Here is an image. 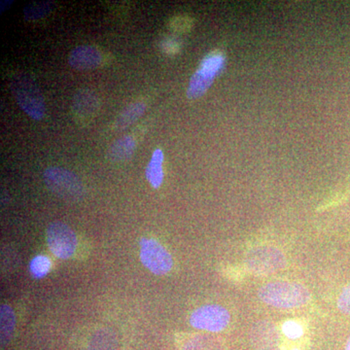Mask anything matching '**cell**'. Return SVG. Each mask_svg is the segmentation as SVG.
I'll return each instance as SVG.
<instances>
[{
	"instance_id": "18",
	"label": "cell",
	"mask_w": 350,
	"mask_h": 350,
	"mask_svg": "<svg viewBox=\"0 0 350 350\" xmlns=\"http://www.w3.org/2000/svg\"><path fill=\"white\" fill-rule=\"evenodd\" d=\"M51 262L46 256L39 255L34 257L29 264V271L34 278H42L49 273Z\"/></svg>"
},
{
	"instance_id": "11",
	"label": "cell",
	"mask_w": 350,
	"mask_h": 350,
	"mask_svg": "<svg viewBox=\"0 0 350 350\" xmlns=\"http://www.w3.org/2000/svg\"><path fill=\"white\" fill-rule=\"evenodd\" d=\"M98 96L90 90H80L72 100V110L75 116L81 120L91 119L98 110Z\"/></svg>"
},
{
	"instance_id": "1",
	"label": "cell",
	"mask_w": 350,
	"mask_h": 350,
	"mask_svg": "<svg viewBox=\"0 0 350 350\" xmlns=\"http://www.w3.org/2000/svg\"><path fill=\"white\" fill-rule=\"evenodd\" d=\"M258 297L266 305L282 310L301 308L310 300V291L304 285L290 282L267 283L258 290Z\"/></svg>"
},
{
	"instance_id": "5",
	"label": "cell",
	"mask_w": 350,
	"mask_h": 350,
	"mask_svg": "<svg viewBox=\"0 0 350 350\" xmlns=\"http://www.w3.org/2000/svg\"><path fill=\"white\" fill-rule=\"evenodd\" d=\"M224 64L225 57L222 53L214 51L207 55L200 63V68L191 78L187 90L188 98L195 100L206 93L213 84L216 75L222 70Z\"/></svg>"
},
{
	"instance_id": "24",
	"label": "cell",
	"mask_w": 350,
	"mask_h": 350,
	"mask_svg": "<svg viewBox=\"0 0 350 350\" xmlns=\"http://www.w3.org/2000/svg\"><path fill=\"white\" fill-rule=\"evenodd\" d=\"M185 350H206V345L202 344V340H191L187 345H186Z\"/></svg>"
},
{
	"instance_id": "10",
	"label": "cell",
	"mask_w": 350,
	"mask_h": 350,
	"mask_svg": "<svg viewBox=\"0 0 350 350\" xmlns=\"http://www.w3.org/2000/svg\"><path fill=\"white\" fill-rule=\"evenodd\" d=\"M250 340L256 350L276 347L280 340V334L276 327L271 322L259 321L251 329Z\"/></svg>"
},
{
	"instance_id": "4",
	"label": "cell",
	"mask_w": 350,
	"mask_h": 350,
	"mask_svg": "<svg viewBox=\"0 0 350 350\" xmlns=\"http://www.w3.org/2000/svg\"><path fill=\"white\" fill-rule=\"evenodd\" d=\"M284 253L275 246H260L246 254L244 269L251 275L265 276L273 275L286 267Z\"/></svg>"
},
{
	"instance_id": "17",
	"label": "cell",
	"mask_w": 350,
	"mask_h": 350,
	"mask_svg": "<svg viewBox=\"0 0 350 350\" xmlns=\"http://www.w3.org/2000/svg\"><path fill=\"white\" fill-rule=\"evenodd\" d=\"M54 5L51 1L36 2L25 6L24 9L25 19L27 21H36L45 17L52 10Z\"/></svg>"
},
{
	"instance_id": "15",
	"label": "cell",
	"mask_w": 350,
	"mask_h": 350,
	"mask_svg": "<svg viewBox=\"0 0 350 350\" xmlns=\"http://www.w3.org/2000/svg\"><path fill=\"white\" fill-rule=\"evenodd\" d=\"M116 334L111 329L103 328L94 334L88 350H116Z\"/></svg>"
},
{
	"instance_id": "22",
	"label": "cell",
	"mask_w": 350,
	"mask_h": 350,
	"mask_svg": "<svg viewBox=\"0 0 350 350\" xmlns=\"http://www.w3.org/2000/svg\"><path fill=\"white\" fill-rule=\"evenodd\" d=\"M170 27L174 31H185L192 27V20L190 18L183 17H174V19L170 21Z\"/></svg>"
},
{
	"instance_id": "9",
	"label": "cell",
	"mask_w": 350,
	"mask_h": 350,
	"mask_svg": "<svg viewBox=\"0 0 350 350\" xmlns=\"http://www.w3.org/2000/svg\"><path fill=\"white\" fill-rule=\"evenodd\" d=\"M103 61L100 51L91 45L77 46L68 56L71 68L80 71L92 70L98 68Z\"/></svg>"
},
{
	"instance_id": "21",
	"label": "cell",
	"mask_w": 350,
	"mask_h": 350,
	"mask_svg": "<svg viewBox=\"0 0 350 350\" xmlns=\"http://www.w3.org/2000/svg\"><path fill=\"white\" fill-rule=\"evenodd\" d=\"M226 278L234 282H241L245 276L246 269L241 267L230 266L223 269Z\"/></svg>"
},
{
	"instance_id": "14",
	"label": "cell",
	"mask_w": 350,
	"mask_h": 350,
	"mask_svg": "<svg viewBox=\"0 0 350 350\" xmlns=\"http://www.w3.org/2000/svg\"><path fill=\"white\" fill-rule=\"evenodd\" d=\"M163 153L161 149H157L152 156L151 161L145 170L147 180L152 187L158 189L162 185L163 180Z\"/></svg>"
},
{
	"instance_id": "7",
	"label": "cell",
	"mask_w": 350,
	"mask_h": 350,
	"mask_svg": "<svg viewBox=\"0 0 350 350\" xmlns=\"http://www.w3.org/2000/svg\"><path fill=\"white\" fill-rule=\"evenodd\" d=\"M46 239L53 254L59 259H69L77 247L75 231L63 222L51 223L46 231Z\"/></svg>"
},
{
	"instance_id": "26",
	"label": "cell",
	"mask_w": 350,
	"mask_h": 350,
	"mask_svg": "<svg viewBox=\"0 0 350 350\" xmlns=\"http://www.w3.org/2000/svg\"><path fill=\"white\" fill-rule=\"evenodd\" d=\"M261 350H282L280 349V347L276 345V347H267V349H261Z\"/></svg>"
},
{
	"instance_id": "2",
	"label": "cell",
	"mask_w": 350,
	"mask_h": 350,
	"mask_svg": "<svg viewBox=\"0 0 350 350\" xmlns=\"http://www.w3.org/2000/svg\"><path fill=\"white\" fill-rule=\"evenodd\" d=\"M10 85L14 98L23 111L31 119L41 121L45 116L46 105L36 82L29 75L19 73L14 76Z\"/></svg>"
},
{
	"instance_id": "13",
	"label": "cell",
	"mask_w": 350,
	"mask_h": 350,
	"mask_svg": "<svg viewBox=\"0 0 350 350\" xmlns=\"http://www.w3.org/2000/svg\"><path fill=\"white\" fill-rule=\"evenodd\" d=\"M135 150V142L133 137H123L117 139L108 150V158L113 163L128 161Z\"/></svg>"
},
{
	"instance_id": "27",
	"label": "cell",
	"mask_w": 350,
	"mask_h": 350,
	"mask_svg": "<svg viewBox=\"0 0 350 350\" xmlns=\"http://www.w3.org/2000/svg\"><path fill=\"white\" fill-rule=\"evenodd\" d=\"M345 350H350V337L347 340V345H345Z\"/></svg>"
},
{
	"instance_id": "19",
	"label": "cell",
	"mask_w": 350,
	"mask_h": 350,
	"mask_svg": "<svg viewBox=\"0 0 350 350\" xmlns=\"http://www.w3.org/2000/svg\"><path fill=\"white\" fill-rule=\"evenodd\" d=\"M282 332L290 340H298L304 335V328L298 322L288 320L282 325Z\"/></svg>"
},
{
	"instance_id": "20",
	"label": "cell",
	"mask_w": 350,
	"mask_h": 350,
	"mask_svg": "<svg viewBox=\"0 0 350 350\" xmlns=\"http://www.w3.org/2000/svg\"><path fill=\"white\" fill-rule=\"evenodd\" d=\"M338 308L344 314H350V283L345 285L338 296Z\"/></svg>"
},
{
	"instance_id": "6",
	"label": "cell",
	"mask_w": 350,
	"mask_h": 350,
	"mask_svg": "<svg viewBox=\"0 0 350 350\" xmlns=\"http://www.w3.org/2000/svg\"><path fill=\"white\" fill-rule=\"evenodd\" d=\"M140 259L142 264L157 275H167L174 266L169 251L154 239L144 238L140 241Z\"/></svg>"
},
{
	"instance_id": "16",
	"label": "cell",
	"mask_w": 350,
	"mask_h": 350,
	"mask_svg": "<svg viewBox=\"0 0 350 350\" xmlns=\"http://www.w3.org/2000/svg\"><path fill=\"white\" fill-rule=\"evenodd\" d=\"M145 109L146 107L142 103H133L128 105L116 119L115 129L118 131L125 130L144 114Z\"/></svg>"
},
{
	"instance_id": "23",
	"label": "cell",
	"mask_w": 350,
	"mask_h": 350,
	"mask_svg": "<svg viewBox=\"0 0 350 350\" xmlns=\"http://www.w3.org/2000/svg\"><path fill=\"white\" fill-rule=\"evenodd\" d=\"M161 46H162L163 52L167 53V55L176 54L179 51L178 43L174 40V39H165V40L162 41Z\"/></svg>"
},
{
	"instance_id": "12",
	"label": "cell",
	"mask_w": 350,
	"mask_h": 350,
	"mask_svg": "<svg viewBox=\"0 0 350 350\" xmlns=\"http://www.w3.org/2000/svg\"><path fill=\"white\" fill-rule=\"evenodd\" d=\"M16 326L15 313L11 306L1 305L0 308V344L5 349L13 337Z\"/></svg>"
},
{
	"instance_id": "3",
	"label": "cell",
	"mask_w": 350,
	"mask_h": 350,
	"mask_svg": "<svg viewBox=\"0 0 350 350\" xmlns=\"http://www.w3.org/2000/svg\"><path fill=\"white\" fill-rule=\"evenodd\" d=\"M43 180L53 194L66 202H76L84 199L85 190L77 175L63 167H50L44 170Z\"/></svg>"
},
{
	"instance_id": "8",
	"label": "cell",
	"mask_w": 350,
	"mask_h": 350,
	"mask_svg": "<svg viewBox=\"0 0 350 350\" xmlns=\"http://www.w3.org/2000/svg\"><path fill=\"white\" fill-rule=\"evenodd\" d=\"M231 315L223 306L206 305L197 308L191 314L190 324L199 330L218 333L229 325Z\"/></svg>"
},
{
	"instance_id": "25",
	"label": "cell",
	"mask_w": 350,
	"mask_h": 350,
	"mask_svg": "<svg viewBox=\"0 0 350 350\" xmlns=\"http://www.w3.org/2000/svg\"><path fill=\"white\" fill-rule=\"evenodd\" d=\"M13 3V1H11V0H5V1H1V8H0V12L3 13L4 11H6L7 9L9 8V7L11 6V4Z\"/></svg>"
}]
</instances>
